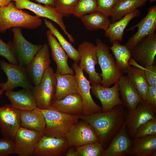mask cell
<instances>
[{"instance_id": "1", "label": "cell", "mask_w": 156, "mask_h": 156, "mask_svg": "<svg viewBox=\"0 0 156 156\" xmlns=\"http://www.w3.org/2000/svg\"><path fill=\"white\" fill-rule=\"evenodd\" d=\"M127 113V110L122 104L116 106L108 112L79 116V118L92 127L99 142L105 149L122 128L126 122Z\"/></svg>"}, {"instance_id": "2", "label": "cell", "mask_w": 156, "mask_h": 156, "mask_svg": "<svg viewBox=\"0 0 156 156\" xmlns=\"http://www.w3.org/2000/svg\"><path fill=\"white\" fill-rule=\"evenodd\" d=\"M41 24L40 17L17 9L12 1L0 6V33L4 34L7 29L14 27L35 29Z\"/></svg>"}, {"instance_id": "3", "label": "cell", "mask_w": 156, "mask_h": 156, "mask_svg": "<svg viewBox=\"0 0 156 156\" xmlns=\"http://www.w3.org/2000/svg\"><path fill=\"white\" fill-rule=\"evenodd\" d=\"M98 64L101 70L100 75L101 85L110 87L117 83L123 75L119 70L114 56L109 52L110 47L99 38L95 40Z\"/></svg>"}, {"instance_id": "4", "label": "cell", "mask_w": 156, "mask_h": 156, "mask_svg": "<svg viewBox=\"0 0 156 156\" xmlns=\"http://www.w3.org/2000/svg\"><path fill=\"white\" fill-rule=\"evenodd\" d=\"M46 121L44 134L57 138H65L73 126L79 119V116L65 114L50 108L40 110Z\"/></svg>"}, {"instance_id": "5", "label": "cell", "mask_w": 156, "mask_h": 156, "mask_svg": "<svg viewBox=\"0 0 156 156\" xmlns=\"http://www.w3.org/2000/svg\"><path fill=\"white\" fill-rule=\"evenodd\" d=\"M0 67L7 77L6 82L0 83L1 89L4 92L18 87L32 90L34 86L29 78L25 68L1 60Z\"/></svg>"}, {"instance_id": "6", "label": "cell", "mask_w": 156, "mask_h": 156, "mask_svg": "<svg viewBox=\"0 0 156 156\" xmlns=\"http://www.w3.org/2000/svg\"><path fill=\"white\" fill-rule=\"evenodd\" d=\"M56 84V79L53 69L49 66L45 71L42 79L32 90L36 97L37 107L40 110L49 109Z\"/></svg>"}, {"instance_id": "7", "label": "cell", "mask_w": 156, "mask_h": 156, "mask_svg": "<svg viewBox=\"0 0 156 156\" xmlns=\"http://www.w3.org/2000/svg\"><path fill=\"white\" fill-rule=\"evenodd\" d=\"M156 107L142 100L134 109L127 111L126 128L129 136L133 138L138 128L151 119H156Z\"/></svg>"}, {"instance_id": "8", "label": "cell", "mask_w": 156, "mask_h": 156, "mask_svg": "<svg viewBox=\"0 0 156 156\" xmlns=\"http://www.w3.org/2000/svg\"><path fill=\"white\" fill-rule=\"evenodd\" d=\"M80 60L79 66L88 75L91 84L101 83V78L95 69L98 64L96 45L92 42L85 41L78 46Z\"/></svg>"}, {"instance_id": "9", "label": "cell", "mask_w": 156, "mask_h": 156, "mask_svg": "<svg viewBox=\"0 0 156 156\" xmlns=\"http://www.w3.org/2000/svg\"><path fill=\"white\" fill-rule=\"evenodd\" d=\"M22 28L13 27L12 41L13 47L19 65L26 68L37 52L42 48L41 44H34L27 41L23 36Z\"/></svg>"}, {"instance_id": "10", "label": "cell", "mask_w": 156, "mask_h": 156, "mask_svg": "<svg viewBox=\"0 0 156 156\" xmlns=\"http://www.w3.org/2000/svg\"><path fill=\"white\" fill-rule=\"evenodd\" d=\"M12 1L15 2V6L18 9L28 10L33 12L38 17L46 18L55 23L61 27L69 40L72 43L74 42V38L66 30L63 17L54 7L42 5L29 0H12Z\"/></svg>"}, {"instance_id": "11", "label": "cell", "mask_w": 156, "mask_h": 156, "mask_svg": "<svg viewBox=\"0 0 156 156\" xmlns=\"http://www.w3.org/2000/svg\"><path fill=\"white\" fill-rule=\"evenodd\" d=\"M77 83L78 93L82 99L83 115H88L102 112V108L93 100L90 93V82L84 75L83 70L78 64L72 66Z\"/></svg>"}, {"instance_id": "12", "label": "cell", "mask_w": 156, "mask_h": 156, "mask_svg": "<svg viewBox=\"0 0 156 156\" xmlns=\"http://www.w3.org/2000/svg\"><path fill=\"white\" fill-rule=\"evenodd\" d=\"M131 57L142 67L155 63L156 33L147 36L140 41L131 50Z\"/></svg>"}, {"instance_id": "13", "label": "cell", "mask_w": 156, "mask_h": 156, "mask_svg": "<svg viewBox=\"0 0 156 156\" xmlns=\"http://www.w3.org/2000/svg\"><path fill=\"white\" fill-rule=\"evenodd\" d=\"M136 28H138L137 32L128 39L125 44L131 50L142 38L155 33L156 28V5L149 8L146 15L138 23L128 28L127 30L132 31Z\"/></svg>"}, {"instance_id": "14", "label": "cell", "mask_w": 156, "mask_h": 156, "mask_svg": "<svg viewBox=\"0 0 156 156\" xmlns=\"http://www.w3.org/2000/svg\"><path fill=\"white\" fill-rule=\"evenodd\" d=\"M69 147H77L99 142L92 127L88 123L79 121L70 130L65 138Z\"/></svg>"}, {"instance_id": "15", "label": "cell", "mask_w": 156, "mask_h": 156, "mask_svg": "<svg viewBox=\"0 0 156 156\" xmlns=\"http://www.w3.org/2000/svg\"><path fill=\"white\" fill-rule=\"evenodd\" d=\"M43 134L21 127L14 139V154L19 156H33L37 144Z\"/></svg>"}, {"instance_id": "16", "label": "cell", "mask_w": 156, "mask_h": 156, "mask_svg": "<svg viewBox=\"0 0 156 156\" xmlns=\"http://www.w3.org/2000/svg\"><path fill=\"white\" fill-rule=\"evenodd\" d=\"M49 50L48 44H44L25 68L29 78L34 86L39 84L45 71L49 67L51 60Z\"/></svg>"}, {"instance_id": "17", "label": "cell", "mask_w": 156, "mask_h": 156, "mask_svg": "<svg viewBox=\"0 0 156 156\" xmlns=\"http://www.w3.org/2000/svg\"><path fill=\"white\" fill-rule=\"evenodd\" d=\"M21 127L19 110L11 104L0 107V129L3 137L14 140Z\"/></svg>"}, {"instance_id": "18", "label": "cell", "mask_w": 156, "mask_h": 156, "mask_svg": "<svg viewBox=\"0 0 156 156\" xmlns=\"http://www.w3.org/2000/svg\"><path fill=\"white\" fill-rule=\"evenodd\" d=\"M69 147L65 138H55L43 134L37 144L33 156H63L66 155Z\"/></svg>"}, {"instance_id": "19", "label": "cell", "mask_w": 156, "mask_h": 156, "mask_svg": "<svg viewBox=\"0 0 156 156\" xmlns=\"http://www.w3.org/2000/svg\"><path fill=\"white\" fill-rule=\"evenodd\" d=\"M110 87L103 86L101 83L91 84V92L100 100L102 112L109 111L117 105L123 104L120 97L118 83Z\"/></svg>"}, {"instance_id": "20", "label": "cell", "mask_w": 156, "mask_h": 156, "mask_svg": "<svg viewBox=\"0 0 156 156\" xmlns=\"http://www.w3.org/2000/svg\"><path fill=\"white\" fill-rule=\"evenodd\" d=\"M133 139L129 136L126 122L122 128L105 150L102 156H125L132 155Z\"/></svg>"}, {"instance_id": "21", "label": "cell", "mask_w": 156, "mask_h": 156, "mask_svg": "<svg viewBox=\"0 0 156 156\" xmlns=\"http://www.w3.org/2000/svg\"><path fill=\"white\" fill-rule=\"evenodd\" d=\"M47 36L49 46L51 49L52 57L57 66L55 73L75 75L73 69L68 65V56L49 29L47 32Z\"/></svg>"}, {"instance_id": "22", "label": "cell", "mask_w": 156, "mask_h": 156, "mask_svg": "<svg viewBox=\"0 0 156 156\" xmlns=\"http://www.w3.org/2000/svg\"><path fill=\"white\" fill-rule=\"evenodd\" d=\"M5 95L14 108L21 111L29 110L37 107V102L33 90L24 88L18 91L9 90Z\"/></svg>"}, {"instance_id": "23", "label": "cell", "mask_w": 156, "mask_h": 156, "mask_svg": "<svg viewBox=\"0 0 156 156\" xmlns=\"http://www.w3.org/2000/svg\"><path fill=\"white\" fill-rule=\"evenodd\" d=\"M118 83L120 99L127 111L135 109L142 100L127 76L122 75Z\"/></svg>"}, {"instance_id": "24", "label": "cell", "mask_w": 156, "mask_h": 156, "mask_svg": "<svg viewBox=\"0 0 156 156\" xmlns=\"http://www.w3.org/2000/svg\"><path fill=\"white\" fill-rule=\"evenodd\" d=\"M50 108L67 114L84 115L82 99L79 94H70L60 100L53 99Z\"/></svg>"}, {"instance_id": "25", "label": "cell", "mask_w": 156, "mask_h": 156, "mask_svg": "<svg viewBox=\"0 0 156 156\" xmlns=\"http://www.w3.org/2000/svg\"><path fill=\"white\" fill-rule=\"evenodd\" d=\"M21 127L44 133L46 121L43 114L37 107L31 110H19Z\"/></svg>"}, {"instance_id": "26", "label": "cell", "mask_w": 156, "mask_h": 156, "mask_svg": "<svg viewBox=\"0 0 156 156\" xmlns=\"http://www.w3.org/2000/svg\"><path fill=\"white\" fill-rule=\"evenodd\" d=\"M141 14L140 11L137 9L120 19L111 23L105 31V36L108 38L109 42L112 43L121 41L125 30L129 23L133 19L140 16Z\"/></svg>"}, {"instance_id": "27", "label": "cell", "mask_w": 156, "mask_h": 156, "mask_svg": "<svg viewBox=\"0 0 156 156\" xmlns=\"http://www.w3.org/2000/svg\"><path fill=\"white\" fill-rule=\"evenodd\" d=\"M55 75L56 84L53 99L60 100L70 94H79L75 75H61L55 73Z\"/></svg>"}, {"instance_id": "28", "label": "cell", "mask_w": 156, "mask_h": 156, "mask_svg": "<svg viewBox=\"0 0 156 156\" xmlns=\"http://www.w3.org/2000/svg\"><path fill=\"white\" fill-rule=\"evenodd\" d=\"M132 155L156 156V134L133 139Z\"/></svg>"}, {"instance_id": "29", "label": "cell", "mask_w": 156, "mask_h": 156, "mask_svg": "<svg viewBox=\"0 0 156 156\" xmlns=\"http://www.w3.org/2000/svg\"><path fill=\"white\" fill-rule=\"evenodd\" d=\"M110 47L114 55L116 64L120 72L127 73L131 66L129 62L131 58V50L125 45H122L120 42H114Z\"/></svg>"}, {"instance_id": "30", "label": "cell", "mask_w": 156, "mask_h": 156, "mask_svg": "<svg viewBox=\"0 0 156 156\" xmlns=\"http://www.w3.org/2000/svg\"><path fill=\"white\" fill-rule=\"evenodd\" d=\"M136 65L131 66L128 73V77L142 99L147 100L148 85L146 81L144 68Z\"/></svg>"}, {"instance_id": "31", "label": "cell", "mask_w": 156, "mask_h": 156, "mask_svg": "<svg viewBox=\"0 0 156 156\" xmlns=\"http://www.w3.org/2000/svg\"><path fill=\"white\" fill-rule=\"evenodd\" d=\"M148 0H118L111 16V23L115 22L138 8L143 6Z\"/></svg>"}, {"instance_id": "32", "label": "cell", "mask_w": 156, "mask_h": 156, "mask_svg": "<svg viewBox=\"0 0 156 156\" xmlns=\"http://www.w3.org/2000/svg\"><path fill=\"white\" fill-rule=\"evenodd\" d=\"M80 18L86 29L91 31L99 29L105 31L111 23L109 17L97 11L84 15Z\"/></svg>"}, {"instance_id": "33", "label": "cell", "mask_w": 156, "mask_h": 156, "mask_svg": "<svg viewBox=\"0 0 156 156\" xmlns=\"http://www.w3.org/2000/svg\"><path fill=\"white\" fill-rule=\"evenodd\" d=\"M44 22L47 27L58 40L68 57L72 60L74 63L77 64L79 63L80 57L78 50L65 39L51 21L45 19Z\"/></svg>"}, {"instance_id": "34", "label": "cell", "mask_w": 156, "mask_h": 156, "mask_svg": "<svg viewBox=\"0 0 156 156\" xmlns=\"http://www.w3.org/2000/svg\"><path fill=\"white\" fill-rule=\"evenodd\" d=\"M96 0H79L72 14L79 18L97 11Z\"/></svg>"}, {"instance_id": "35", "label": "cell", "mask_w": 156, "mask_h": 156, "mask_svg": "<svg viewBox=\"0 0 156 156\" xmlns=\"http://www.w3.org/2000/svg\"><path fill=\"white\" fill-rule=\"evenodd\" d=\"M78 156H102L105 149L99 142L76 147Z\"/></svg>"}, {"instance_id": "36", "label": "cell", "mask_w": 156, "mask_h": 156, "mask_svg": "<svg viewBox=\"0 0 156 156\" xmlns=\"http://www.w3.org/2000/svg\"><path fill=\"white\" fill-rule=\"evenodd\" d=\"M79 0H54V8L63 17H68L72 14Z\"/></svg>"}, {"instance_id": "37", "label": "cell", "mask_w": 156, "mask_h": 156, "mask_svg": "<svg viewBox=\"0 0 156 156\" xmlns=\"http://www.w3.org/2000/svg\"><path fill=\"white\" fill-rule=\"evenodd\" d=\"M0 56L5 58L9 63L18 65L12 41L5 42L0 37Z\"/></svg>"}, {"instance_id": "38", "label": "cell", "mask_w": 156, "mask_h": 156, "mask_svg": "<svg viewBox=\"0 0 156 156\" xmlns=\"http://www.w3.org/2000/svg\"><path fill=\"white\" fill-rule=\"evenodd\" d=\"M155 134H156V119H151L138 128L133 138Z\"/></svg>"}, {"instance_id": "39", "label": "cell", "mask_w": 156, "mask_h": 156, "mask_svg": "<svg viewBox=\"0 0 156 156\" xmlns=\"http://www.w3.org/2000/svg\"><path fill=\"white\" fill-rule=\"evenodd\" d=\"M97 12L107 17L111 16L113 10L118 0H96Z\"/></svg>"}, {"instance_id": "40", "label": "cell", "mask_w": 156, "mask_h": 156, "mask_svg": "<svg viewBox=\"0 0 156 156\" xmlns=\"http://www.w3.org/2000/svg\"><path fill=\"white\" fill-rule=\"evenodd\" d=\"M14 140L3 137L0 139V156H7L14 154Z\"/></svg>"}, {"instance_id": "41", "label": "cell", "mask_w": 156, "mask_h": 156, "mask_svg": "<svg viewBox=\"0 0 156 156\" xmlns=\"http://www.w3.org/2000/svg\"><path fill=\"white\" fill-rule=\"evenodd\" d=\"M146 78L148 85L156 88V65L155 63L144 68Z\"/></svg>"}, {"instance_id": "42", "label": "cell", "mask_w": 156, "mask_h": 156, "mask_svg": "<svg viewBox=\"0 0 156 156\" xmlns=\"http://www.w3.org/2000/svg\"><path fill=\"white\" fill-rule=\"evenodd\" d=\"M146 101L156 107V88L148 85Z\"/></svg>"}, {"instance_id": "43", "label": "cell", "mask_w": 156, "mask_h": 156, "mask_svg": "<svg viewBox=\"0 0 156 156\" xmlns=\"http://www.w3.org/2000/svg\"><path fill=\"white\" fill-rule=\"evenodd\" d=\"M40 3H42L45 5L54 6V0H34Z\"/></svg>"}, {"instance_id": "44", "label": "cell", "mask_w": 156, "mask_h": 156, "mask_svg": "<svg viewBox=\"0 0 156 156\" xmlns=\"http://www.w3.org/2000/svg\"><path fill=\"white\" fill-rule=\"evenodd\" d=\"M72 147H69L66 153V156H78L76 150Z\"/></svg>"}, {"instance_id": "45", "label": "cell", "mask_w": 156, "mask_h": 156, "mask_svg": "<svg viewBox=\"0 0 156 156\" xmlns=\"http://www.w3.org/2000/svg\"><path fill=\"white\" fill-rule=\"evenodd\" d=\"M12 1V0H0V6L6 5Z\"/></svg>"}, {"instance_id": "46", "label": "cell", "mask_w": 156, "mask_h": 156, "mask_svg": "<svg viewBox=\"0 0 156 156\" xmlns=\"http://www.w3.org/2000/svg\"><path fill=\"white\" fill-rule=\"evenodd\" d=\"M3 92V91L1 89H0V99L1 98Z\"/></svg>"}, {"instance_id": "47", "label": "cell", "mask_w": 156, "mask_h": 156, "mask_svg": "<svg viewBox=\"0 0 156 156\" xmlns=\"http://www.w3.org/2000/svg\"><path fill=\"white\" fill-rule=\"evenodd\" d=\"M150 3H153L156 1V0H148Z\"/></svg>"}]
</instances>
